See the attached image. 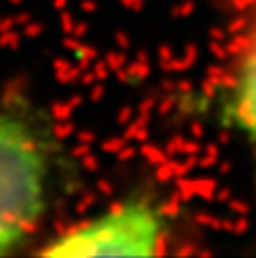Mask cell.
Returning <instances> with one entry per match:
<instances>
[{"label":"cell","instance_id":"3957f363","mask_svg":"<svg viewBox=\"0 0 256 258\" xmlns=\"http://www.w3.org/2000/svg\"><path fill=\"white\" fill-rule=\"evenodd\" d=\"M225 118L236 132L256 145V43L238 63L227 95Z\"/></svg>","mask_w":256,"mask_h":258},{"label":"cell","instance_id":"6da1fadb","mask_svg":"<svg viewBox=\"0 0 256 258\" xmlns=\"http://www.w3.org/2000/svg\"><path fill=\"white\" fill-rule=\"evenodd\" d=\"M48 195V152L25 118L0 111V254L36 227Z\"/></svg>","mask_w":256,"mask_h":258},{"label":"cell","instance_id":"7a4b0ae2","mask_svg":"<svg viewBox=\"0 0 256 258\" xmlns=\"http://www.w3.org/2000/svg\"><path fill=\"white\" fill-rule=\"evenodd\" d=\"M166 222L157 206L127 202L68 231L45 247V256H154L161 249Z\"/></svg>","mask_w":256,"mask_h":258}]
</instances>
